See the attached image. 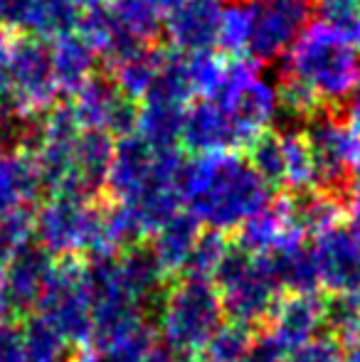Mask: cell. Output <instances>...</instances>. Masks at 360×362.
<instances>
[{"instance_id":"6da1fadb","label":"cell","mask_w":360,"mask_h":362,"mask_svg":"<svg viewBox=\"0 0 360 362\" xmlns=\"http://www.w3.org/2000/svg\"><path fill=\"white\" fill-rule=\"evenodd\" d=\"M182 207L200 224L232 232L272 205V190L237 153H210L182 160L178 175Z\"/></svg>"},{"instance_id":"7a4b0ae2","label":"cell","mask_w":360,"mask_h":362,"mask_svg":"<svg viewBox=\"0 0 360 362\" xmlns=\"http://www.w3.org/2000/svg\"><path fill=\"white\" fill-rule=\"evenodd\" d=\"M279 62L281 76L303 84L321 106H343L360 81V52L321 18L298 33Z\"/></svg>"},{"instance_id":"3957f363","label":"cell","mask_w":360,"mask_h":362,"mask_svg":"<svg viewBox=\"0 0 360 362\" xmlns=\"http://www.w3.org/2000/svg\"><path fill=\"white\" fill-rule=\"evenodd\" d=\"M222 320V300L215 284L180 276L163 296L156 335H161L163 348L175 360L200 358Z\"/></svg>"},{"instance_id":"277c9868","label":"cell","mask_w":360,"mask_h":362,"mask_svg":"<svg viewBox=\"0 0 360 362\" xmlns=\"http://www.w3.org/2000/svg\"><path fill=\"white\" fill-rule=\"evenodd\" d=\"M205 99H212L225 111L242 148L269 131L281 116L277 84L252 57H230L225 81L215 94Z\"/></svg>"},{"instance_id":"5b68a950","label":"cell","mask_w":360,"mask_h":362,"mask_svg":"<svg viewBox=\"0 0 360 362\" xmlns=\"http://www.w3.org/2000/svg\"><path fill=\"white\" fill-rule=\"evenodd\" d=\"M59 86L50 64L47 42L18 35L10 42V94L8 114L20 121L40 119L59 99Z\"/></svg>"},{"instance_id":"8992f818","label":"cell","mask_w":360,"mask_h":362,"mask_svg":"<svg viewBox=\"0 0 360 362\" xmlns=\"http://www.w3.org/2000/svg\"><path fill=\"white\" fill-rule=\"evenodd\" d=\"M37 313L64 335L69 345H89L91 340V298L84 284V269L77 257H64L54 262L42 296L37 300Z\"/></svg>"},{"instance_id":"52a82bcc","label":"cell","mask_w":360,"mask_h":362,"mask_svg":"<svg viewBox=\"0 0 360 362\" xmlns=\"http://www.w3.org/2000/svg\"><path fill=\"white\" fill-rule=\"evenodd\" d=\"M252 18L247 57L277 62L316 15V0H245Z\"/></svg>"},{"instance_id":"ba28073f","label":"cell","mask_w":360,"mask_h":362,"mask_svg":"<svg viewBox=\"0 0 360 362\" xmlns=\"http://www.w3.org/2000/svg\"><path fill=\"white\" fill-rule=\"evenodd\" d=\"M306 124L308 129L303 134L316 163V187L343 197L348 190L351 168L360 153V136L346 124V119L336 116L318 114Z\"/></svg>"},{"instance_id":"9c48e42d","label":"cell","mask_w":360,"mask_h":362,"mask_svg":"<svg viewBox=\"0 0 360 362\" xmlns=\"http://www.w3.org/2000/svg\"><path fill=\"white\" fill-rule=\"evenodd\" d=\"M94 202L74 200V197L50 195V200L35 212L33 234L42 249L54 259L77 257L87 252Z\"/></svg>"},{"instance_id":"30bf717a","label":"cell","mask_w":360,"mask_h":362,"mask_svg":"<svg viewBox=\"0 0 360 362\" xmlns=\"http://www.w3.org/2000/svg\"><path fill=\"white\" fill-rule=\"evenodd\" d=\"M69 106H72L74 119L84 131H104L114 139H121L126 134H134L136 129L139 104L131 101L111 81L109 74L91 76L82 89H77L69 96Z\"/></svg>"},{"instance_id":"8fae6325","label":"cell","mask_w":360,"mask_h":362,"mask_svg":"<svg viewBox=\"0 0 360 362\" xmlns=\"http://www.w3.org/2000/svg\"><path fill=\"white\" fill-rule=\"evenodd\" d=\"M217 291H220L225 320L247 325L252 330L269 323L274 308H277L279 298L284 293L260 257H255V262L250 264V269L242 276H237L232 284Z\"/></svg>"},{"instance_id":"7c38bea8","label":"cell","mask_w":360,"mask_h":362,"mask_svg":"<svg viewBox=\"0 0 360 362\" xmlns=\"http://www.w3.org/2000/svg\"><path fill=\"white\" fill-rule=\"evenodd\" d=\"M321 286L331 293H358L360 291V242L348 232L346 224L326 229L313 237Z\"/></svg>"},{"instance_id":"4fadbf2b","label":"cell","mask_w":360,"mask_h":362,"mask_svg":"<svg viewBox=\"0 0 360 362\" xmlns=\"http://www.w3.org/2000/svg\"><path fill=\"white\" fill-rule=\"evenodd\" d=\"M220 8L222 0H178L166 15L163 28H161L168 49L178 54L215 49Z\"/></svg>"},{"instance_id":"5bb4252c","label":"cell","mask_w":360,"mask_h":362,"mask_svg":"<svg viewBox=\"0 0 360 362\" xmlns=\"http://www.w3.org/2000/svg\"><path fill=\"white\" fill-rule=\"evenodd\" d=\"M42 190L35 153L28 146L0 148V217L33 210L42 197Z\"/></svg>"},{"instance_id":"9a60e30c","label":"cell","mask_w":360,"mask_h":362,"mask_svg":"<svg viewBox=\"0 0 360 362\" xmlns=\"http://www.w3.org/2000/svg\"><path fill=\"white\" fill-rule=\"evenodd\" d=\"M180 146L192 156L237 153L242 148L232 121L212 99H192L182 116Z\"/></svg>"},{"instance_id":"2e32d148","label":"cell","mask_w":360,"mask_h":362,"mask_svg":"<svg viewBox=\"0 0 360 362\" xmlns=\"http://www.w3.org/2000/svg\"><path fill=\"white\" fill-rule=\"evenodd\" d=\"M153 165L156 148L146 144L139 134H126L116 139L104 182V192L109 195V200L124 202L134 197L153 175Z\"/></svg>"},{"instance_id":"e0dca14e","label":"cell","mask_w":360,"mask_h":362,"mask_svg":"<svg viewBox=\"0 0 360 362\" xmlns=\"http://www.w3.org/2000/svg\"><path fill=\"white\" fill-rule=\"evenodd\" d=\"M269 330L274 338L294 353L321 335L323 330V298L318 293H289L281 296L269 318Z\"/></svg>"},{"instance_id":"ac0fdd59","label":"cell","mask_w":360,"mask_h":362,"mask_svg":"<svg viewBox=\"0 0 360 362\" xmlns=\"http://www.w3.org/2000/svg\"><path fill=\"white\" fill-rule=\"evenodd\" d=\"M116 269H119V281L126 296L134 298L144 310L156 308L158 313L166 291H168V276L158 267L151 249L141 242L131 244L116 254Z\"/></svg>"},{"instance_id":"d6986e66","label":"cell","mask_w":360,"mask_h":362,"mask_svg":"<svg viewBox=\"0 0 360 362\" xmlns=\"http://www.w3.org/2000/svg\"><path fill=\"white\" fill-rule=\"evenodd\" d=\"M47 52L59 94L72 96L96 74V59L99 57L77 30L47 40Z\"/></svg>"},{"instance_id":"ffe728a7","label":"cell","mask_w":360,"mask_h":362,"mask_svg":"<svg viewBox=\"0 0 360 362\" xmlns=\"http://www.w3.org/2000/svg\"><path fill=\"white\" fill-rule=\"evenodd\" d=\"M267 272L279 284L281 291L289 293H318L321 276H318L313 249L303 242H289L277 247L274 252L260 257Z\"/></svg>"},{"instance_id":"44dd1931","label":"cell","mask_w":360,"mask_h":362,"mask_svg":"<svg viewBox=\"0 0 360 362\" xmlns=\"http://www.w3.org/2000/svg\"><path fill=\"white\" fill-rule=\"evenodd\" d=\"M200 229H202L200 219L192 215V212L178 210L151 234L149 249L168 279L180 276L182 264H185Z\"/></svg>"},{"instance_id":"7402d4cb","label":"cell","mask_w":360,"mask_h":362,"mask_svg":"<svg viewBox=\"0 0 360 362\" xmlns=\"http://www.w3.org/2000/svg\"><path fill=\"white\" fill-rule=\"evenodd\" d=\"M163 59L166 49L153 47V42L139 45V47L121 54L119 59L109 62V76L131 101L139 104L153 86L156 76L163 67Z\"/></svg>"},{"instance_id":"603a6c76","label":"cell","mask_w":360,"mask_h":362,"mask_svg":"<svg viewBox=\"0 0 360 362\" xmlns=\"http://www.w3.org/2000/svg\"><path fill=\"white\" fill-rule=\"evenodd\" d=\"M185 109V104L146 96V99L139 101L134 134H139L146 144H151L153 148H180Z\"/></svg>"},{"instance_id":"cb8c5ba5","label":"cell","mask_w":360,"mask_h":362,"mask_svg":"<svg viewBox=\"0 0 360 362\" xmlns=\"http://www.w3.org/2000/svg\"><path fill=\"white\" fill-rule=\"evenodd\" d=\"M235 232H237L235 244L240 249H245L247 254H252V257H265V254H269L277 247L289 242H303L298 234H294L286 227V222L279 215L277 205L265 207L262 212L245 219Z\"/></svg>"},{"instance_id":"d4e9b609","label":"cell","mask_w":360,"mask_h":362,"mask_svg":"<svg viewBox=\"0 0 360 362\" xmlns=\"http://www.w3.org/2000/svg\"><path fill=\"white\" fill-rule=\"evenodd\" d=\"M23 340V362H72L64 335L40 313H30L20 320Z\"/></svg>"},{"instance_id":"484cf974","label":"cell","mask_w":360,"mask_h":362,"mask_svg":"<svg viewBox=\"0 0 360 362\" xmlns=\"http://www.w3.org/2000/svg\"><path fill=\"white\" fill-rule=\"evenodd\" d=\"M284 153V185L291 192L316 187V163L303 131H281Z\"/></svg>"},{"instance_id":"4316f807","label":"cell","mask_w":360,"mask_h":362,"mask_svg":"<svg viewBox=\"0 0 360 362\" xmlns=\"http://www.w3.org/2000/svg\"><path fill=\"white\" fill-rule=\"evenodd\" d=\"M252 40V18L245 0H222L220 18H217L215 47L230 57H247Z\"/></svg>"},{"instance_id":"83f0119b","label":"cell","mask_w":360,"mask_h":362,"mask_svg":"<svg viewBox=\"0 0 360 362\" xmlns=\"http://www.w3.org/2000/svg\"><path fill=\"white\" fill-rule=\"evenodd\" d=\"M156 330L151 325L139 333L109 345H82L72 362H144L146 355L156 348Z\"/></svg>"},{"instance_id":"f1b7e54d","label":"cell","mask_w":360,"mask_h":362,"mask_svg":"<svg viewBox=\"0 0 360 362\" xmlns=\"http://www.w3.org/2000/svg\"><path fill=\"white\" fill-rule=\"evenodd\" d=\"M230 249V239L220 229H200L195 244H192L190 254H187L185 264H182L180 276L185 279H202V281H212L217 267H220L222 257Z\"/></svg>"},{"instance_id":"f546056e","label":"cell","mask_w":360,"mask_h":362,"mask_svg":"<svg viewBox=\"0 0 360 362\" xmlns=\"http://www.w3.org/2000/svg\"><path fill=\"white\" fill-rule=\"evenodd\" d=\"M247 163L257 175L265 180V185L274 192L284 187V153H281V134L265 131L255 141L247 144Z\"/></svg>"},{"instance_id":"4dcf8cb0","label":"cell","mask_w":360,"mask_h":362,"mask_svg":"<svg viewBox=\"0 0 360 362\" xmlns=\"http://www.w3.org/2000/svg\"><path fill=\"white\" fill-rule=\"evenodd\" d=\"M323 328L338 343L356 333L360 328L358 293H331L328 298H323Z\"/></svg>"},{"instance_id":"1f68e13d","label":"cell","mask_w":360,"mask_h":362,"mask_svg":"<svg viewBox=\"0 0 360 362\" xmlns=\"http://www.w3.org/2000/svg\"><path fill=\"white\" fill-rule=\"evenodd\" d=\"M250 340L252 328L232 323V320H222L215 333L210 335L202 355H205L207 362H240L242 355L247 353Z\"/></svg>"},{"instance_id":"d6a6232c","label":"cell","mask_w":360,"mask_h":362,"mask_svg":"<svg viewBox=\"0 0 360 362\" xmlns=\"http://www.w3.org/2000/svg\"><path fill=\"white\" fill-rule=\"evenodd\" d=\"M316 13L360 52V0H316Z\"/></svg>"},{"instance_id":"836d02e7","label":"cell","mask_w":360,"mask_h":362,"mask_svg":"<svg viewBox=\"0 0 360 362\" xmlns=\"http://www.w3.org/2000/svg\"><path fill=\"white\" fill-rule=\"evenodd\" d=\"M33 217L35 210L15 212V215L0 217V267L8 262L10 257L20 252L25 244H30L33 234Z\"/></svg>"},{"instance_id":"e575fe53","label":"cell","mask_w":360,"mask_h":362,"mask_svg":"<svg viewBox=\"0 0 360 362\" xmlns=\"http://www.w3.org/2000/svg\"><path fill=\"white\" fill-rule=\"evenodd\" d=\"M291 362H346L343 345L333 335H316L294 350Z\"/></svg>"},{"instance_id":"d590c367","label":"cell","mask_w":360,"mask_h":362,"mask_svg":"<svg viewBox=\"0 0 360 362\" xmlns=\"http://www.w3.org/2000/svg\"><path fill=\"white\" fill-rule=\"evenodd\" d=\"M286 348L274 338L269 328L252 333V340L247 345V353L240 362H286Z\"/></svg>"},{"instance_id":"8d00e7d4","label":"cell","mask_w":360,"mask_h":362,"mask_svg":"<svg viewBox=\"0 0 360 362\" xmlns=\"http://www.w3.org/2000/svg\"><path fill=\"white\" fill-rule=\"evenodd\" d=\"M0 362H23L20 320H0Z\"/></svg>"},{"instance_id":"74e56055","label":"cell","mask_w":360,"mask_h":362,"mask_svg":"<svg viewBox=\"0 0 360 362\" xmlns=\"http://www.w3.org/2000/svg\"><path fill=\"white\" fill-rule=\"evenodd\" d=\"M10 42L13 37L0 35V101H5L10 94Z\"/></svg>"},{"instance_id":"f35d334b","label":"cell","mask_w":360,"mask_h":362,"mask_svg":"<svg viewBox=\"0 0 360 362\" xmlns=\"http://www.w3.org/2000/svg\"><path fill=\"white\" fill-rule=\"evenodd\" d=\"M343 219H346L348 232L360 242V195H353V200H346L343 207Z\"/></svg>"},{"instance_id":"ab89813d","label":"cell","mask_w":360,"mask_h":362,"mask_svg":"<svg viewBox=\"0 0 360 362\" xmlns=\"http://www.w3.org/2000/svg\"><path fill=\"white\" fill-rule=\"evenodd\" d=\"M343 106H346V116H343L346 124L360 136V84L356 86V91L348 96V101Z\"/></svg>"},{"instance_id":"60d3db41","label":"cell","mask_w":360,"mask_h":362,"mask_svg":"<svg viewBox=\"0 0 360 362\" xmlns=\"http://www.w3.org/2000/svg\"><path fill=\"white\" fill-rule=\"evenodd\" d=\"M341 345L346 353V362H360V328L353 335H348Z\"/></svg>"},{"instance_id":"b9f144b4","label":"cell","mask_w":360,"mask_h":362,"mask_svg":"<svg viewBox=\"0 0 360 362\" xmlns=\"http://www.w3.org/2000/svg\"><path fill=\"white\" fill-rule=\"evenodd\" d=\"M144 362H175V358L163 348V345H156V348L144 358Z\"/></svg>"},{"instance_id":"7bdbcfd3","label":"cell","mask_w":360,"mask_h":362,"mask_svg":"<svg viewBox=\"0 0 360 362\" xmlns=\"http://www.w3.org/2000/svg\"><path fill=\"white\" fill-rule=\"evenodd\" d=\"M348 190H351L353 195H360V153H358L356 163H353V168H351V177H348Z\"/></svg>"},{"instance_id":"ee69618b","label":"cell","mask_w":360,"mask_h":362,"mask_svg":"<svg viewBox=\"0 0 360 362\" xmlns=\"http://www.w3.org/2000/svg\"><path fill=\"white\" fill-rule=\"evenodd\" d=\"M69 3H72L74 8L79 10V13H84V10L94 8V5H101V0H69Z\"/></svg>"},{"instance_id":"f6af8a7d","label":"cell","mask_w":360,"mask_h":362,"mask_svg":"<svg viewBox=\"0 0 360 362\" xmlns=\"http://www.w3.org/2000/svg\"><path fill=\"white\" fill-rule=\"evenodd\" d=\"M185 362H207L205 358H190V360H185Z\"/></svg>"},{"instance_id":"bcb514c9","label":"cell","mask_w":360,"mask_h":362,"mask_svg":"<svg viewBox=\"0 0 360 362\" xmlns=\"http://www.w3.org/2000/svg\"><path fill=\"white\" fill-rule=\"evenodd\" d=\"M358 298H360V291H358Z\"/></svg>"}]
</instances>
